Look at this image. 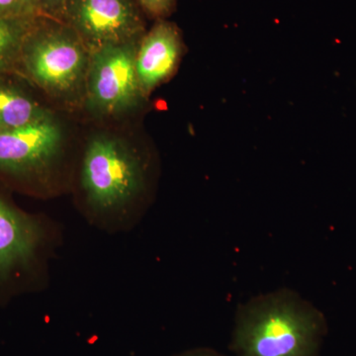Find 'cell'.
<instances>
[{
	"label": "cell",
	"instance_id": "5bb4252c",
	"mask_svg": "<svg viewBox=\"0 0 356 356\" xmlns=\"http://www.w3.org/2000/svg\"><path fill=\"white\" fill-rule=\"evenodd\" d=\"M175 356H225L220 355L217 351L209 350V348H196V350H191L184 351V353H179Z\"/></svg>",
	"mask_w": 356,
	"mask_h": 356
},
{
	"label": "cell",
	"instance_id": "9c48e42d",
	"mask_svg": "<svg viewBox=\"0 0 356 356\" xmlns=\"http://www.w3.org/2000/svg\"><path fill=\"white\" fill-rule=\"evenodd\" d=\"M50 116L19 89L0 84V130L19 128Z\"/></svg>",
	"mask_w": 356,
	"mask_h": 356
},
{
	"label": "cell",
	"instance_id": "7a4b0ae2",
	"mask_svg": "<svg viewBox=\"0 0 356 356\" xmlns=\"http://www.w3.org/2000/svg\"><path fill=\"white\" fill-rule=\"evenodd\" d=\"M146 184L142 159L125 143L110 136L89 140L81 168V185L89 205L116 212L137 198Z\"/></svg>",
	"mask_w": 356,
	"mask_h": 356
},
{
	"label": "cell",
	"instance_id": "3957f363",
	"mask_svg": "<svg viewBox=\"0 0 356 356\" xmlns=\"http://www.w3.org/2000/svg\"><path fill=\"white\" fill-rule=\"evenodd\" d=\"M41 16L21 51L25 69L44 90L65 95L74 90L88 74L90 55L70 26L47 16L39 24Z\"/></svg>",
	"mask_w": 356,
	"mask_h": 356
},
{
	"label": "cell",
	"instance_id": "5b68a950",
	"mask_svg": "<svg viewBox=\"0 0 356 356\" xmlns=\"http://www.w3.org/2000/svg\"><path fill=\"white\" fill-rule=\"evenodd\" d=\"M140 41L107 46L90 53L86 74L88 93L95 111L123 113L136 106L144 96L135 64Z\"/></svg>",
	"mask_w": 356,
	"mask_h": 356
},
{
	"label": "cell",
	"instance_id": "7c38bea8",
	"mask_svg": "<svg viewBox=\"0 0 356 356\" xmlns=\"http://www.w3.org/2000/svg\"><path fill=\"white\" fill-rule=\"evenodd\" d=\"M138 2L147 15L163 20L172 13L177 0H138Z\"/></svg>",
	"mask_w": 356,
	"mask_h": 356
},
{
	"label": "cell",
	"instance_id": "52a82bcc",
	"mask_svg": "<svg viewBox=\"0 0 356 356\" xmlns=\"http://www.w3.org/2000/svg\"><path fill=\"white\" fill-rule=\"evenodd\" d=\"M62 142V129L51 116L0 130V175L18 180L39 177L57 158Z\"/></svg>",
	"mask_w": 356,
	"mask_h": 356
},
{
	"label": "cell",
	"instance_id": "277c9868",
	"mask_svg": "<svg viewBox=\"0 0 356 356\" xmlns=\"http://www.w3.org/2000/svg\"><path fill=\"white\" fill-rule=\"evenodd\" d=\"M62 21L76 33L89 54L144 36V20L133 0H67Z\"/></svg>",
	"mask_w": 356,
	"mask_h": 356
},
{
	"label": "cell",
	"instance_id": "8fae6325",
	"mask_svg": "<svg viewBox=\"0 0 356 356\" xmlns=\"http://www.w3.org/2000/svg\"><path fill=\"white\" fill-rule=\"evenodd\" d=\"M42 15L38 0H0V18Z\"/></svg>",
	"mask_w": 356,
	"mask_h": 356
},
{
	"label": "cell",
	"instance_id": "4fadbf2b",
	"mask_svg": "<svg viewBox=\"0 0 356 356\" xmlns=\"http://www.w3.org/2000/svg\"><path fill=\"white\" fill-rule=\"evenodd\" d=\"M67 0H38L42 15L62 21Z\"/></svg>",
	"mask_w": 356,
	"mask_h": 356
},
{
	"label": "cell",
	"instance_id": "ba28073f",
	"mask_svg": "<svg viewBox=\"0 0 356 356\" xmlns=\"http://www.w3.org/2000/svg\"><path fill=\"white\" fill-rule=\"evenodd\" d=\"M184 42L175 24L159 22L140 39L136 53V72L143 95L147 96L168 81L184 56Z\"/></svg>",
	"mask_w": 356,
	"mask_h": 356
},
{
	"label": "cell",
	"instance_id": "30bf717a",
	"mask_svg": "<svg viewBox=\"0 0 356 356\" xmlns=\"http://www.w3.org/2000/svg\"><path fill=\"white\" fill-rule=\"evenodd\" d=\"M38 17L0 18V70L22 51Z\"/></svg>",
	"mask_w": 356,
	"mask_h": 356
},
{
	"label": "cell",
	"instance_id": "6da1fadb",
	"mask_svg": "<svg viewBox=\"0 0 356 356\" xmlns=\"http://www.w3.org/2000/svg\"><path fill=\"white\" fill-rule=\"evenodd\" d=\"M327 334L322 312L288 288L259 295L236 311V356H318Z\"/></svg>",
	"mask_w": 356,
	"mask_h": 356
},
{
	"label": "cell",
	"instance_id": "8992f818",
	"mask_svg": "<svg viewBox=\"0 0 356 356\" xmlns=\"http://www.w3.org/2000/svg\"><path fill=\"white\" fill-rule=\"evenodd\" d=\"M44 238L38 218L0 196V296L10 294L33 273Z\"/></svg>",
	"mask_w": 356,
	"mask_h": 356
}]
</instances>
